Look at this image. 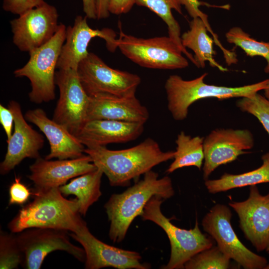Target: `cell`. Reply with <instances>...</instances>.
Returning <instances> with one entry per match:
<instances>
[{
    "label": "cell",
    "mask_w": 269,
    "mask_h": 269,
    "mask_svg": "<svg viewBox=\"0 0 269 269\" xmlns=\"http://www.w3.org/2000/svg\"><path fill=\"white\" fill-rule=\"evenodd\" d=\"M85 154L106 175L112 186H127L131 181L156 165L173 159L175 151H163L155 140L147 138L133 147L111 150L106 146L86 147Z\"/></svg>",
    "instance_id": "cell-1"
},
{
    "label": "cell",
    "mask_w": 269,
    "mask_h": 269,
    "mask_svg": "<svg viewBox=\"0 0 269 269\" xmlns=\"http://www.w3.org/2000/svg\"><path fill=\"white\" fill-rule=\"evenodd\" d=\"M79 212L78 199H67L59 188L34 192V199L22 208L8 224L12 233L33 228L77 233L87 226Z\"/></svg>",
    "instance_id": "cell-2"
},
{
    "label": "cell",
    "mask_w": 269,
    "mask_h": 269,
    "mask_svg": "<svg viewBox=\"0 0 269 269\" xmlns=\"http://www.w3.org/2000/svg\"><path fill=\"white\" fill-rule=\"evenodd\" d=\"M152 170L143 178L120 194H114L104 205L110 222L109 236L114 243L124 240L134 220L142 213L147 202L153 196L164 200L172 197L174 191L170 178H159Z\"/></svg>",
    "instance_id": "cell-3"
},
{
    "label": "cell",
    "mask_w": 269,
    "mask_h": 269,
    "mask_svg": "<svg viewBox=\"0 0 269 269\" xmlns=\"http://www.w3.org/2000/svg\"><path fill=\"white\" fill-rule=\"evenodd\" d=\"M207 75L204 73L190 80H184L178 75H171L167 78L164 84L167 108L174 120L186 119L190 106L201 99L224 100L251 96L264 90L269 79L243 86L227 87L206 83L204 79Z\"/></svg>",
    "instance_id": "cell-4"
},
{
    "label": "cell",
    "mask_w": 269,
    "mask_h": 269,
    "mask_svg": "<svg viewBox=\"0 0 269 269\" xmlns=\"http://www.w3.org/2000/svg\"><path fill=\"white\" fill-rule=\"evenodd\" d=\"M66 26L59 24L53 37L42 46L29 52V59L25 65L16 69L15 77H25L30 82V101L40 104L55 98V69L66 38Z\"/></svg>",
    "instance_id": "cell-5"
},
{
    "label": "cell",
    "mask_w": 269,
    "mask_h": 269,
    "mask_svg": "<svg viewBox=\"0 0 269 269\" xmlns=\"http://www.w3.org/2000/svg\"><path fill=\"white\" fill-rule=\"evenodd\" d=\"M165 201L158 196H153L147 202L140 216L143 220L150 221L162 228L170 242L171 252L168 262L161 268L183 269L185 263L200 252L213 246V238L203 234L196 218L193 228L186 230L173 225L161 211Z\"/></svg>",
    "instance_id": "cell-6"
},
{
    "label": "cell",
    "mask_w": 269,
    "mask_h": 269,
    "mask_svg": "<svg viewBox=\"0 0 269 269\" xmlns=\"http://www.w3.org/2000/svg\"><path fill=\"white\" fill-rule=\"evenodd\" d=\"M118 45L123 55L143 67L175 70L189 65L181 49L169 36L143 38L126 34L121 30Z\"/></svg>",
    "instance_id": "cell-7"
},
{
    "label": "cell",
    "mask_w": 269,
    "mask_h": 269,
    "mask_svg": "<svg viewBox=\"0 0 269 269\" xmlns=\"http://www.w3.org/2000/svg\"><path fill=\"white\" fill-rule=\"evenodd\" d=\"M77 72L89 97L99 94L121 97L134 96L141 82L138 75L112 68L92 52L79 63Z\"/></svg>",
    "instance_id": "cell-8"
},
{
    "label": "cell",
    "mask_w": 269,
    "mask_h": 269,
    "mask_svg": "<svg viewBox=\"0 0 269 269\" xmlns=\"http://www.w3.org/2000/svg\"><path fill=\"white\" fill-rule=\"evenodd\" d=\"M232 212L225 205L217 204L202 221L203 230L230 259L245 269H264L268 261L248 249L239 240L231 224Z\"/></svg>",
    "instance_id": "cell-9"
},
{
    "label": "cell",
    "mask_w": 269,
    "mask_h": 269,
    "mask_svg": "<svg viewBox=\"0 0 269 269\" xmlns=\"http://www.w3.org/2000/svg\"><path fill=\"white\" fill-rule=\"evenodd\" d=\"M24 257L22 266L26 269H39L46 257L56 251H63L84 262L85 253L82 248L73 244L67 231L51 228L26 229L16 236Z\"/></svg>",
    "instance_id": "cell-10"
},
{
    "label": "cell",
    "mask_w": 269,
    "mask_h": 269,
    "mask_svg": "<svg viewBox=\"0 0 269 269\" xmlns=\"http://www.w3.org/2000/svg\"><path fill=\"white\" fill-rule=\"evenodd\" d=\"M55 83L59 98L52 119L74 134L87 121L90 97L82 85L77 70L59 69L55 73Z\"/></svg>",
    "instance_id": "cell-11"
},
{
    "label": "cell",
    "mask_w": 269,
    "mask_h": 269,
    "mask_svg": "<svg viewBox=\"0 0 269 269\" xmlns=\"http://www.w3.org/2000/svg\"><path fill=\"white\" fill-rule=\"evenodd\" d=\"M58 16L56 7L46 2L19 15L10 22L13 43L28 52L42 46L57 32Z\"/></svg>",
    "instance_id": "cell-12"
},
{
    "label": "cell",
    "mask_w": 269,
    "mask_h": 269,
    "mask_svg": "<svg viewBox=\"0 0 269 269\" xmlns=\"http://www.w3.org/2000/svg\"><path fill=\"white\" fill-rule=\"evenodd\" d=\"M254 145L252 133L247 129H218L204 138L203 177L206 180L219 166L235 160L249 153Z\"/></svg>",
    "instance_id": "cell-13"
},
{
    "label": "cell",
    "mask_w": 269,
    "mask_h": 269,
    "mask_svg": "<svg viewBox=\"0 0 269 269\" xmlns=\"http://www.w3.org/2000/svg\"><path fill=\"white\" fill-rule=\"evenodd\" d=\"M70 236L82 246L85 253V268L100 269L111 267L118 269H148V263H141L140 255L108 245L96 238L87 225Z\"/></svg>",
    "instance_id": "cell-14"
},
{
    "label": "cell",
    "mask_w": 269,
    "mask_h": 269,
    "mask_svg": "<svg viewBox=\"0 0 269 269\" xmlns=\"http://www.w3.org/2000/svg\"><path fill=\"white\" fill-rule=\"evenodd\" d=\"M249 189L247 199L229 205L237 213L245 237L260 252L269 246V192L261 194L256 185Z\"/></svg>",
    "instance_id": "cell-15"
},
{
    "label": "cell",
    "mask_w": 269,
    "mask_h": 269,
    "mask_svg": "<svg viewBox=\"0 0 269 269\" xmlns=\"http://www.w3.org/2000/svg\"><path fill=\"white\" fill-rule=\"evenodd\" d=\"M87 18L86 16L78 15L73 25L66 28L65 41L57 62V69L77 70L79 63L88 55V46L93 38H103L111 52L118 48L117 35L113 29H93L88 25Z\"/></svg>",
    "instance_id": "cell-16"
},
{
    "label": "cell",
    "mask_w": 269,
    "mask_h": 269,
    "mask_svg": "<svg viewBox=\"0 0 269 269\" xmlns=\"http://www.w3.org/2000/svg\"><path fill=\"white\" fill-rule=\"evenodd\" d=\"M97 167L86 154L76 158L51 160L41 157L30 165L28 178L34 192L59 188L70 179L92 171Z\"/></svg>",
    "instance_id": "cell-17"
},
{
    "label": "cell",
    "mask_w": 269,
    "mask_h": 269,
    "mask_svg": "<svg viewBox=\"0 0 269 269\" xmlns=\"http://www.w3.org/2000/svg\"><path fill=\"white\" fill-rule=\"evenodd\" d=\"M8 108L14 116V132L6 142V152L0 164L1 175L9 173L26 158L40 157L39 150L44 143L43 136L28 124L18 102L10 101Z\"/></svg>",
    "instance_id": "cell-18"
},
{
    "label": "cell",
    "mask_w": 269,
    "mask_h": 269,
    "mask_svg": "<svg viewBox=\"0 0 269 269\" xmlns=\"http://www.w3.org/2000/svg\"><path fill=\"white\" fill-rule=\"evenodd\" d=\"M24 117L26 121L35 125L47 138L50 152L45 156L47 159H73L85 153V146L66 127L47 116L42 109L27 111Z\"/></svg>",
    "instance_id": "cell-19"
},
{
    "label": "cell",
    "mask_w": 269,
    "mask_h": 269,
    "mask_svg": "<svg viewBox=\"0 0 269 269\" xmlns=\"http://www.w3.org/2000/svg\"><path fill=\"white\" fill-rule=\"evenodd\" d=\"M143 130L142 123L93 120L86 122L74 135L86 147L91 148L134 140Z\"/></svg>",
    "instance_id": "cell-20"
},
{
    "label": "cell",
    "mask_w": 269,
    "mask_h": 269,
    "mask_svg": "<svg viewBox=\"0 0 269 269\" xmlns=\"http://www.w3.org/2000/svg\"><path fill=\"white\" fill-rule=\"evenodd\" d=\"M149 116L148 110L135 95L121 97L99 94L90 97L87 121L109 120L144 124Z\"/></svg>",
    "instance_id": "cell-21"
},
{
    "label": "cell",
    "mask_w": 269,
    "mask_h": 269,
    "mask_svg": "<svg viewBox=\"0 0 269 269\" xmlns=\"http://www.w3.org/2000/svg\"><path fill=\"white\" fill-rule=\"evenodd\" d=\"M208 31L211 32L216 44L223 52L226 61L232 60L235 56V52L224 47L208 26L200 17L193 18L189 22V29L181 35L182 44L186 49H191L194 53L195 65L198 68H204L206 62L225 72L227 69L219 64L215 59L216 52L213 49V39L210 37Z\"/></svg>",
    "instance_id": "cell-22"
},
{
    "label": "cell",
    "mask_w": 269,
    "mask_h": 269,
    "mask_svg": "<svg viewBox=\"0 0 269 269\" xmlns=\"http://www.w3.org/2000/svg\"><path fill=\"white\" fill-rule=\"evenodd\" d=\"M104 174L97 168L71 180L68 183L59 187L64 196L73 195L78 199L79 212L85 216L89 207L97 201L102 195L100 190L101 179Z\"/></svg>",
    "instance_id": "cell-23"
},
{
    "label": "cell",
    "mask_w": 269,
    "mask_h": 269,
    "mask_svg": "<svg viewBox=\"0 0 269 269\" xmlns=\"http://www.w3.org/2000/svg\"><path fill=\"white\" fill-rule=\"evenodd\" d=\"M262 164L258 168L242 174L225 173L217 179L206 180L208 192L215 194L229 190L261 183H269V151L262 156Z\"/></svg>",
    "instance_id": "cell-24"
},
{
    "label": "cell",
    "mask_w": 269,
    "mask_h": 269,
    "mask_svg": "<svg viewBox=\"0 0 269 269\" xmlns=\"http://www.w3.org/2000/svg\"><path fill=\"white\" fill-rule=\"evenodd\" d=\"M204 138L199 136L192 137L181 131L175 140L174 160L166 172L170 173L178 169L191 166L200 169L204 159Z\"/></svg>",
    "instance_id": "cell-25"
},
{
    "label": "cell",
    "mask_w": 269,
    "mask_h": 269,
    "mask_svg": "<svg viewBox=\"0 0 269 269\" xmlns=\"http://www.w3.org/2000/svg\"><path fill=\"white\" fill-rule=\"evenodd\" d=\"M135 4L147 7L163 20L167 26L168 36L177 44L183 54L194 64L193 55L182 44L180 26L172 13V10L174 9L182 14L181 5L178 0H135Z\"/></svg>",
    "instance_id": "cell-26"
},
{
    "label": "cell",
    "mask_w": 269,
    "mask_h": 269,
    "mask_svg": "<svg viewBox=\"0 0 269 269\" xmlns=\"http://www.w3.org/2000/svg\"><path fill=\"white\" fill-rule=\"evenodd\" d=\"M227 41L240 47L247 56H260L267 62L264 71L269 74V41H259L239 26L231 27L225 34Z\"/></svg>",
    "instance_id": "cell-27"
},
{
    "label": "cell",
    "mask_w": 269,
    "mask_h": 269,
    "mask_svg": "<svg viewBox=\"0 0 269 269\" xmlns=\"http://www.w3.org/2000/svg\"><path fill=\"white\" fill-rule=\"evenodd\" d=\"M230 259L218 247L212 246L196 254L184 265L185 269H227Z\"/></svg>",
    "instance_id": "cell-28"
},
{
    "label": "cell",
    "mask_w": 269,
    "mask_h": 269,
    "mask_svg": "<svg viewBox=\"0 0 269 269\" xmlns=\"http://www.w3.org/2000/svg\"><path fill=\"white\" fill-rule=\"evenodd\" d=\"M24 257L16 236L0 231V269H16L22 265Z\"/></svg>",
    "instance_id": "cell-29"
},
{
    "label": "cell",
    "mask_w": 269,
    "mask_h": 269,
    "mask_svg": "<svg viewBox=\"0 0 269 269\" xmlns=\"http://www.w3.org/2000/svg\"><path fill=\"white\" fill-rule=\"evenodd\" d=\"M240 98L236 103L238 108L255 117L269 135V101L258 93Z\"/></svg>",
    "instance_id": "cell-30"
},
{
    "label": "cell",
    "mask_w": 269,
    "mask_h": 269,
    "mask_svg": "<svg viewBox=\"0 0 269 269\" xmlns=\"http://www.w3.org/2000/svg\"><path fill=\"white\" fill-rule=\"evenodd\" d=\"M31 194V191L20 181V178L15 177L9 188V205H22L28 200Z\"/></svg>",
    "instance_id": "cell-31"
},
{
    "label": "cell",
    "mask_w": 269,
    "mask_h": 269,
    "mask_svg": "<svg viewBox=\"0 0 269 269\" xmlns=\"http://www.w3.org/2000/svg\"><path fill=\"white\" fill-rule=\"evenodd\" d=\"M45 2L44 0H2V8L6 11L19 15Z\"/></svg>",
    "instance_id": "cell-32"
},
{
    "label": "cell",
    "mask_w": 269,
    "mask_h": 269,
    "mask_svg": "<svg viewBox=\"0 0 269 269\" xmlns=\"http://www.w3.org/2000/svg\"><path fill=\"white\" fill-rule=\"evenodd\" d=\"M181 5H183L189 15L192 18L200 17L208 26V16L202 12L199 7L203 4L199 0H178Z\"/></svg>",
    "instance_id": "cell-33"
},
{
    "label": "cell",
    "mask_w": 269,
    "mask_h": 269,
    "mask_svg": "<svg viewBox=\"0 0 269 269\" xmlns=\"http://www.w3.org/2000/svg\"><path fill=\"white\" fill-rule=\"evenodd\" d=\"M14 122V116L12 112L8 107H5L0 104V123L6 135V142L9 140L11 136Z\"/></svg>",
    "instance_id": "cell-34"
},
{
    "label": "cell",
    "mask_w": 269,
    "mask_h": 269,
    "mask_svg": "<svg viewBox=\"0 0 269 269\" xmlns=\"http://www.w3.org/2000/svg\"><path fill=\"white\" fill-rule=\"evenodd\" d=\"M135 0H110L109 10L110 13L119 15L129 12Z\"/></svg>",
    "instance_id": "cell-35"
},
{
    "label": "cell",
    "mask_w": 269,
    "mask_h": 269,
    "mask_svg": "<svg viewBox=\"0 0 269 269\" xmlns=\"http://www.w3.org/2000/svg\"><path fill=\"white\" fill-rule=\"evenodd\" d=\"M97 18L98 19L108 18L110 15L109 10L110 0H96Z\"/></svg>",
    "instance_id": "cell-36"
},
{
    "label": "cell",
    "mask_w": 269,
    "mask_h": 269,
    "mask_svg": "<svg viewBox=\"0 0 269 269\" xmlns=\"http://www.w3.org/2000/svg\"><path fill=\"white\" fill-rule=\"evenodd\" d=\"M83 11L90 19L97 18L96 0H82Z\"/></svg>",
    "instance_id": "cell-37"
},
{
    "label": "cell",
    "mask_w": 269,
    "mask_h": 269,
    "mask_svg": "<svg viewBox=\"0 0 269 269\" xmlns=\"http://www.w3.org/2000/svg\"><path fill=\"white\" fill-rule=\"evenodd\" d=\"M263 91H264V96L269 101V79L267 87Z\"/></svg>",
    "instance_id": "cell-38"
},
{
    "label": "cell",
    "mask_w": 269,
    "mask_h": 269,
    "mask_svg": "<svg viewBox=\"0 0 269 269\" xmlns=\"http://www.w3.org/2000/svg\"><path fill=\"white\" fill-rule=\"evenodd\" d=\"M264 269H269V261L268 262Z\"/></svg>",
    "instance_id": "cell-39"
},
{
    "label": "cell",
    "mask_w": 269,
    "mask_h": 269,
    "mask_svg": "<svg viewBox=\"0 0 269 269\" xmlns=\"http://www.w3.org/2000/svg\"><path fill=\"white\" fill-rule=\"evenodd\" d=\"M266 251L269 254V246H268V247L266 250Z\"/></svg>",
    "instance_id": "cell-40"
}]
</instances>
